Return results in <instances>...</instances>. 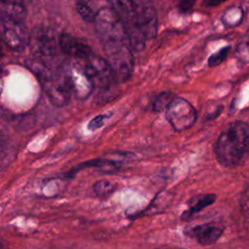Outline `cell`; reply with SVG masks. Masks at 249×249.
Returning a JSON list of instances; mask_svg holds the SVG:
<instances>
[{
	"label": "cell",
	"mask_w": 249,
	"mask_h": 249,
	"mask_svg": "<svg viewBox=\"0 0 249 249\" xmlns=\"http://www.w3.org/2000/svg\"><path fill=\"white\" fill-rule=\"evenodd\" d=\"M215 155L227 167L242 163L249 155V125L240 121L229 124L217 139Z\"/></svg>",
	"instance_id": "obj_1"
},
{
	"label": "cell",
	"mask_w": 249,
	"mask_h": 249,
	"mask_svg": "<svg viewBox=\"0 0 249 249\" xmlns=\"http://www.w3.org/2000/svg\"><path fill=\"white\" fill-rule=\"evenodd\" d=\"M93 23L102 46L129 42L122 19L111 7L98 10Z\"/></svg>",
	"instance_id": "obj_2"
},
{
	"label": "cell",
	"mask_w": 249,
	"mask_h": 249,
	"mask_svg": "<svg viewBox=\"0 0 249 249\" xmlns=\"http://www.w3.org/2000/svg\"><path fill=\"white\" fill-rule=\"evenodd\" d=\"M113 78L119 83L125 82L132 74L133 56L129 42L118 43L103 47Z\"/></svg>",
	"instance_id": "obj_3"
},
{
	"label": "cell",
	"mask_w": 249,
	"mask_h": 249,
	"mask_svg": "<svg viewBox=\"0 0 249 249\" xmlns=\"http://www.w3.org/2000/svg\"><path fill=\"white\" fill-rule=\"evenodd\" d=\"M28 45L34 57L44 61L49 65L57 57L59 48L53 33L46 28L38 27L30 33Z\"/></svg>",
	"instance_id": "obj_4"
},
{
	"label": "cell",
	"mask_w": 249,
	"mask_h": 249,
	"mask_svg": "<svg viewBox=\"0 0 249 249\" xmlns=\"http://www.w3.org/2000/svg\"><path fill=\"white\" fill-rule=\"evenodd\" d=\"M50 101L55 106H64L67 104L71 88L70 81V68L66 71L63 65H59L55 71H53L52 78L42 85Z\"/></svg>",
	"instance_id": "obj_5"
},
{
	"label": "cell",
	"mask_w": 249,
	"mask_h": 249,
	"mask_svg": "<svg viewBox=\"0 0 249 249\" xmlns=\"http://www.w3.org/2000/svg\"><path fill=\"white\" fill-rule=\"evenodd\" d=\"M76 60H79L81 62L94 89L104 90L110 87L111 81L114 78L111 67L106 59L92 53L86 59Z\"/></svg>",
	"instance_id": "obj_6"
},
{
	"label": "cell",
	"mask_w": 249,
	"mask_h": 249,
	"mask_svg": "<svg viewBox=\"0 0 249 249\" xmlns=\"http://www.w3.org/2000/svg\"><path fill=\"white\" fill-rule=\"evenodd\" d=\"M165 117L176 131H182L193 126L196 120V112L189 101L175 97L167 107Z\"/></svg>",
	"instance_id": "obj_7"
},
{
	"label": "cell",
	"mask_w": 249,
	"mask_h": 249,
	"mask_svg": "<svg viewBox=\"0 0 249 249\" xmlns=\"http://www.w3.org/2000/svg\"><path fill=\"white\" fill-rule=\"evenodd\" d=\"M2 36L6 45L12 50L18 51L29 42V37L23 22H15L1 19Z\"/></svg>",
	"instance_id": "obj_8"
},
{
	"label": "cell",
	"mask_w": 249,
	"mask_h": 249,
	"mask_svg": "<svg viewBox=\"0 0 249 249\" xmlns=\"http://www.w3.org/2000/svg\"><path fill=\"white\" fill-rule=\"evenodd\" d=\"M133 6L139 26L145 37L147 40L153 39L157 34V15L151 0L133 4Z\"/></svg>",
	"instance_id": "obj_9"
},
{
	"label": "cell",
	"mask_w": 249,
	"mask_h": 249,
	"mask_svg": "<svg viewBox=\"0 0 249 249\" xmlns=\"http://www.w3.org/2000/svg\"><path fill=\"white\" fill-rule=\"evenodd\" d=\"M58 45L60 51L64 54L73 57L75 60L86 59L92 54L91 49L87 43L81 41L71 34L61 33L58 37Z\"/></svg>",
	"instance_id": "obj_10"
},
{
	"label": "cell",
	"mask_w": 249,
	"mask_h": 249,
	"mask_svg": "<svg viewBox=\"0 0 249 249\" xmlns=\"http://www.w3.org/2000/svg\"><path fill=\"white\" fill-rule=\"evenodd\" d=\"M70 81L72 90L78 98H87L94 89L79 60H75L70 67Z\"/></svg>",
	"instance_id": "obj_11"
},
{
	"label": "cell",
	"mask_w": 249,
	"mask_h": 249,
	"mask_svg": "<svg viewBox=\"0 0 249 249\" xmlns=\"http://www.w3.org/2000/svg\"><path fill=\"white\" fill-rule=\"evenodd\" d=\"M1 19L23 22L26 9L23 0H1Z\"/></svg>",
	"instance_id": "obj_12"
},
{
	"label": "cell",
	"mask_w": 249,
	"mask_h": 249,
	"mask_svg": "<svg viewBox=\"0 0 249 249\" xmlns=\"http://www.w3.org/2000/svg\"><path fill=\"white\" fill-rule=\"evenodd\" d=\"M223 232V228L213 224H204L195 227L191 234L201 245H210L214 243Z\"/></svg>",
	"instance_id": "obj_13"
},
{
	"label": "cell",
	"mask_w": 249,
	"mask_h": 249,
	"mask_svg": "<svg viewBox=\"0 0 249 249\" xmlns=\"http://www.w3.org/2000/svg\"><path fill=\"white\" fill-rule=\"evenodd\" d=\"M215 200V196L212 194H208V195H199L196 196H194L190 201H189V208L186 211L185 215L187 217L197 213L198 211H200L201 209H203L204 207L210 205L211 203H213V201Z\"/></svg>",
	"instance_id": "obj_14"
},
{
	"label": "cell",
	"mask_w": 249,
	"mask_h": 249,
	"mask_svg": "<svg viewBox=\"0 0 249 249\" xmlns=\"http://www.w3.org/2000/svg\"><path fill=\"white\" fill-rule=\"evenodd\" d=\"M76 9L78 14L81 16V18L88 21V22H93L96 12L93 10V8L90 6V4L88 2V0H77L76 1Z\"/></svg>",
	"instance_id": "obj_15"
},
{
	"label": "cell",
	"mask_w": 249,
	"mask_h": 249,
	"mask_svg": "<svg viewBox=\"0 0 249 249\" xmlns=\"http://www.w3.org/2000/svg\"><path fill=\"white\" fill-rule=\"evenodd\" d=\"M175 97H174L173 93H171L169 91L161 92L160 95L157 96V98L153 104V110L158 113L166 111L167 107L169 106V104L172 102V100Z\"/></svg>",
	"instance_id": "obj_16"
},
{
	"label": "cell",
	"mask_w": 249,
	"mask_h": 249,
	"mask_svg": "<svg viewBox=\"0 0 249 249\" xmlns=\"http://www.w3.org/2000/svg\"><path fill=\"white\" fill-rule=\"evenodd\" d=\"M115 189L116 186L108 180H100L93 185V190L98 196H105L111 194Z\"/></svg>",
	"instance_id": "obj_17"
},
{
	"label": "cell",
	"mask_w": 249,
	"mask_h": 249,
	"mask_svg": "<svg viewBox=\"0 0 249 249\" xmlns=\"http://www.w3.org/2000/svg\"><path fill=\"white\" fill-rule=\"evenodd\" d=\"M229 52H230V47H226L219 50L217 53L211 54L210 57L208 58V65L211 67H214L221 64L226 59Z\"/></svg>",
	"instance_id": "obj_18"
},
{
	"label": "cell",
	"mask_w": 249,
	"mask_h": 249,
	"mask_svg": "<svg viewBox=\"0 0 249 249\" xmlns=\"http://www.w3.org/2000/svg\"><path fill=\"white\" fill-rule=\"evenodd\" d=\"M107 117H108V115H99V116L93 118V119L89 123L88 127H89L90 130H95V129H97L98 127H100L101 125H103L104 120H105Z\"/></svg>",
	"instance_id": "obj_19"
},
{
	"label": "cell",
	"mask_w": 249,
	"mask_h": 249,
	"mask_svg": "<svg viewBox=\"0 0 249 249\" xmlns=\"http://www.w3.org/2000/svg\"><path fill=\"white\" fill-rule=\"evenodd\" d=\"M237 53L241 57V59L249 60V42H245L241 44L237 49Z\"/></svg>",
	"instance_id": "obj_20"
},
{
	"label": "cell",
	"mask_w": 249,
	"mask_h": 249,
	"mask_svg": "<svg viewBox=\"0 0 249 249\" xmlns=\"http://www.w3.org/2000/svg\"><path fill=\"white\" fill-rule=\"evenodd\" d=\"M196 1V0H178L179 8L182 11H188V10H190L194 6Z\"/></svg>",
	"instance_id": "obj_21"
},
{
	"label": "cell",
	"mask_w": 249,
	"mask_h": 249,
	"mask_svg": "<svg viewBox=\"0 0 249 249\" xmlns=\"http://www.w3.org/2000/svg\"><path fill=\"white\" fill-rule=\"evenodd\" d=\"M226 0H206L205 1V5L206 6H217L223 2H225Z\"/></svg>",
	"instance_id": "obj_22"
},
{
	"label": "cell",
	"mask_w": 249,
	"mask_h": 249,
	"mask_svg": "<svg viewBox=\"0 0 249 249\" xmlns=\"http://www.w3.org/2000/svg\"><path fill=\"white\" fill-rule=\"evenodd\" d=\"M145 1H149V0H131L132 4H138V3H141V2H145Z\"/></svg>",
	"instance_id": "obj_23"
}]
</instances>
